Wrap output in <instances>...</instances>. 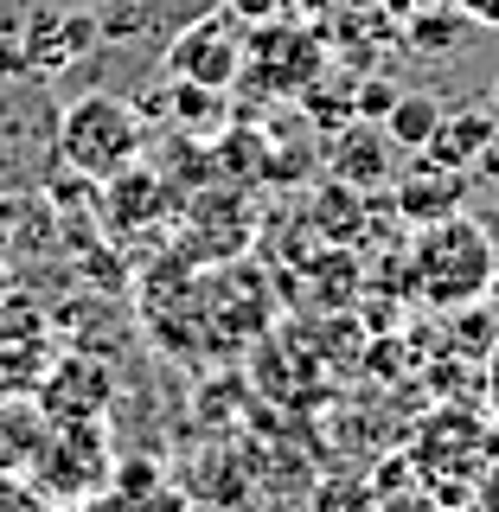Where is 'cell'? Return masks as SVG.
Segmentation results:
<instances>
[{
	"mask_svg": "<svg viewBox=\"0 0 499 512\" xmlns=\"http://www.w3.org/2000/svg\"><path fill=\"white\" fill-rule=\"evenodd\" d=\"M493 282H499V250L474 218L448 212L436 224H423V237H416V250H410L416 301H429V308H442V314L480 308V295H487Z\"/></svg>",
	"mask_w": 499,
	"mask_h": 512,
	"instance_id": "cell-1",
	"label": "cell"
},
{
	"mask_svg": "<svg viewBox=\"0 0 499 512\" xmlns=\"http://www.w3.org/2000/svg\"><path fill=\"white\" fill-rule=\"evenodd\" d=\"M58 154L71 173H84V180H116V173L141 167V116L135 103H122V96L109 90H90L77 96V103H64L58 116Z\"/></svg>",
	"mask_w": 499,
	"mask_h": 512,
	"instance_id": "cell-2",
	"label": "cell"
},
{
	"mask_svg": "<svg viewBox=\"0 0 499 512\" xmlns=\"http://www.w3.org/2000/svg\"><path fill=\"white\" fill-rule=\"evenodd\" d=\"M231 0H103L96 7V39L103 45H154L167 52L186 26L212 20Z\"/></svg>",
	"mask_w": 499,
	"mask_h": 512,
	"instance_id": "cell-3",
	"label": "cell"
},
{
	"mask_svg": "<svg viewBox=\"0 0 499 512\" xmlns=\"http://www.w3.org/2000/svg\"><path fill=\"white\" fill-rule=\"evenodd\" d=\"M237 71H244V45H237V32H224V20L186 26L180 39L167 45V77L173 84H205V90H231Z\"/></svg>",
	"mask_w": 499,
	"mask_h": 512,
	"instance_id": "cell-4",
	"label": "cell"
},
{
	"mask_svg": "<svg viewBox=\"0 0 499 512\" xmlns=\"http://www.w3.org/2000/svg\"><path fill=\"white\" fill-rule=\"evenodd\" d=\"M461 186H468V173H461V167H442V160L416 154L410 173L397 180V205H404V218L436 224V218H448L461 205Z\"/></svg>",
	"mask_w": 499,
	"mask_h": 512,
	"instance_id": "cell-5",
	"label": "cell"
},
{
	"mask_svg": "<svg viewBox=\"0 0 499 512\" xmlns=\"http://www.w3.org/2000/svg\"><path fill=\"white\" fill-rule=\"evenodd\" d=\"M499 141V128H493V109H442V128H436V141H429V160H442V167H461L468 173L480 154H487Z\"/></svg>",
	"mask_w": 499,
	"mask_h": 512,
	"instance_id": "cell-6",
	"label": "cell"
},
{
	"mask_svg": "<svg viewBox=\"0 0 499 512\" xmlns=\"http://www.w3.org/2000/svg\"><path fill=\"white\" fill-rule=\"evenodd\" d=\"M436 128H442V103L423 96V90H404L391 103V116H384V141H391V148H410V154H429Z\"/></svg>",
	"mask_w": 499,
	"mask_h": 512,
	"instance_id": "cell-7",
	"label": "cell"
},
{
	"mask_svg": "<svg viewBox=\"0 0 499 512\" xmlns=\"http://www.w3.org/2000/svg\"><path fill=\"white\" fill-rule=\"evenodd\" d=\"M340 173H346V180L378 186V180H384V141H378V135H346V148H340Z\"/></svg>",
	"mask_w": 499,
	"mask_h": 512,
	"instance_id": "cell-8",
	"label": "cell"
},
{
	"mask_svg": "<svg viewBox=\"0 0 499 512\" xmlns=\"http://www.w3.org/2000/svg\"><path fill=\"white\" fill-rule=\"evenodd\" d=\"M397 96H404V90H391V84H378V77H372V84H359V103H352V109H359L365 122H384Z\"/></svg>",
	"mask_w": 499,
	"mask_h": 512,
	"instance_id": "cell-9",
	"label": "cell"
},
{
	"mask_svg": "<svg viewBox=\"0 0 499 512\" xmlns=\"http://www.w3.org/2000/svg\"><path fill=\"white\" fill-rule=\"evenodd\" d=\"M448 7H455L461 20H474V26H499V0H448Z\"/></svg>",
	"mask_w": 499,
	"mask_h": 512,
	"instance_id": "cell-10",
	"label": "cell"
},
{
	"mask_svg": "<svg viewBox=\"0 0 499 512\" xmlns=\"http://www.w3.org/2000/svg\"><path fill=\"white\" fill-rule=\"evenodd\" d=\"M480 512H499V455L487 461V474H480Z\"/></svg>",
	"mask_w": 499,
	"mask_h": 512,
	"instance_id": "cell-11",
	"label": "cell"
},
{
	"mask_svg": "<svg viewBox=\"0 0 499 512\" xmlns=\"http://www.w3.org/2000/svg\"><path fill=\"white\" fill-rule=\"evenodd\" d=\"M487 410H493V429H499V340L487 352Z\"/></svg>",
	"mask_w": 499,
	"mask_h": 512,
	"instance_id": "cell-12",
	"label": "cell"
},
{
	"mask_svg": "<svg viewBox=\"0 0 499 512\" xmlns=\"http://www.w3.org/2000/svg\"><path fill=\"white\" fill-rule=\"evenodd\" d=\"M468 173H480V180H493V186H499V141H493V148H487V154H480V160H474V167H468Z\"/></svg>",
	"mask_w": 499,
	"mask_h": 512,
	"instance_id": "cell-13",
	"label": "cell"
},
{
	"mask_svg": "<svg viewBox=\"0 0 499 512\" xmlns=\"http://www.w3.org/2000/svg\"><path fill=\"white\" fill-rule=\"evenodd\" d=\"M493 103H499V84H493Z\"/></svg>",
	"mask_w": 499,
	"mask_h": 512,
	"instance_id": "cell-14",
	"label": "cell"
}]
</instances>
